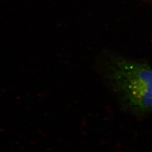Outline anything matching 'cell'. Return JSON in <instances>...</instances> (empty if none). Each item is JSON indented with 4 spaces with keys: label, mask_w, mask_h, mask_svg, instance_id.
Segmentation results:
<instances>
[{
    "label": "cell",
    "mask_w": 152,
    "mask_h": 152,
    "mask_svg": "<svg viewBox=\"0 0 152 152\" xmlns=\"http://www.w3.org/2000/svg\"><path fill=\"white\" fill-rule=\"evenodd\" d=\"M97 68L122 106L134 113L152 111V68L147 63L106 52Z\"/></svg>",
    "instance_id": "1"
}]
</instances>
